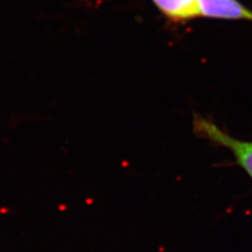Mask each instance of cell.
I'll return each instance as SVG.
<instances>
[{"instance_id":"6da1fadb","label":"cell","mask_w":252,"mask_h":252,"mask_svg":"<svg viewBox=\"0 0 252 252\" xmlns=\"http://www.w3.org/2000/svg\"><path fill=\"white\" fill-rule=\"evenodd\" d=\"M194 131L201 137L231 151L235 160L252 179V142L241 141L228 135L224 130L203 117H195Z\"/></svg>"},{"instance_id":"7a4b0ae2","label":"cell","mask_w":252,"mask_h":252,"mask_svg":"<svg viewBox=\"0 0 252 252\" xmlns=\"http://www.w3.org/2000/svg\"><path fill=\"white\" fill-rule=\"evenodd\" d=\"M202 17L252 21V11L238 0H198Z\"/></svg>"},{"instance_id":"3957f363","label":"cell","mask_w":252,"mask_h":252,"mask_svg":"<svg viewBox=\"0 0 252 252\" xmlns=\"http://www.w3.org/2000/svg\"><path fill=\"white\" fill-rule=\"evenodd\" d=\"M153 2L173 21H187L200 17L198 0H153Z\"/></svg>"}]
</instances>
